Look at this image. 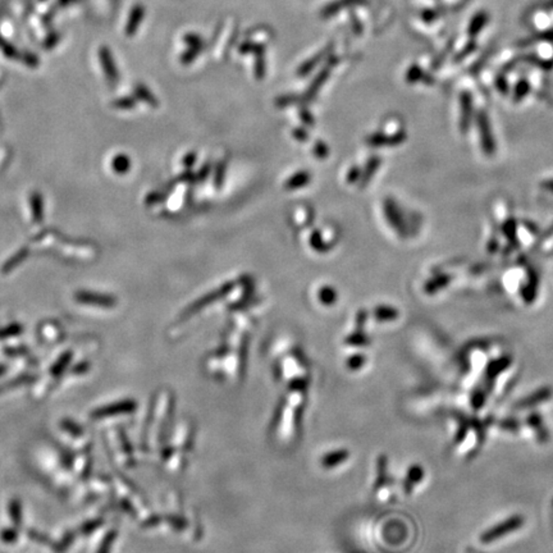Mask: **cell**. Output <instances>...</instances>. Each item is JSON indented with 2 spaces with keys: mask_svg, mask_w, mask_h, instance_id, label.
Here are the masks:
<instances>
[{
  "mask_svg": "<svg viewBox=\"0 0 553 553\" xmlns=\"http://www.w3.org/2000/svg\"><path fill=\"white\" fill-rule=\"evenodd\" d=\"M309 391V382L287 386L286 393L279 401L273 421V433L275 439L282 444L294 442L299 433L300 419L304 410Z\"/></svg>",
  "mask_w": 553,
  "mask_h": 553,
  "instance_id": "6da1fadb",
  "label": "cell"
},
{
  "mask_svg": "<svg viewBox=\"0 0 553 553\" xmlns=\"http://www.w3.org/2000/svg\"><path fill=\"white\" fill-rule=\"evenodd\" d=\"M233 288H234L233 282H227V283L222 284L218 289H214V291L204 294L203 297H200V299L196 300L195 302H192V304L187 307V310L183 312V317L187 318V317H190V315H193V314H196V312L201 311V310H203L204 307L208 306V305L214 304V302L219 301V300H222L223 297H226L228 293H231Z\"/></svg>",
  "mask_w": 553,
  "mask_h": 553,
  "instance_id": "7a4b0ae2",
  "label": "cell"
},
{
  "mask_svg": "<svg viewBox=\"0 0 553 553\" xmlns=\"http://www.w3.org/2000/svg\"><path fill=\"white\" fill-rule=\"evenodd\" d=\"M520 524H521L520 518L508 519V520H506L502 525H498V526H495L493 529H489V530L484 534V537H483V541L488 542V541H493V539L500 538V537H503L506 534L505 531L511 530V529L514 530V529L519 528Z\"/></svg>",
  "mask_w": 553,
  "mask_h": 553,
  "instance_id": "3957f363",
  "label": "cell"
},
{
  "mask_svg": "<svg viewBox=\"0 0 553 553\" xmlns=\"http://www.w3.org/2000/svg\"><path fill=\"white\" fill-rule=\"evenodd\" d=\"M348 459H350V452H347L346 449H334L333 452H328L323 456L322 465L325 469H335L347 462Z\"/></svg>",
  "mask_w": 553,
  "mask_h": 553,
  "instance_id": "277c9868",
  "label": "cell"
},
{
  "mask_svg": "<svg viewBox=\"0 0 553 553\" xmlns=\"http://www.w3.org/2000/svg\"><path fill=\"white\" fill-rule=\"evenodd\" d=\"M310 181H311V174L309 172L302 170V172L294 173L293 175H291L284 183V187L287 190H297V188L305 187L306 185H309Z\"/></svg>",
  "mask_w": 553,
  "mask_h": 553,
  "instance_id": "5b68a950",
  "label": "cell"
},
{
  "mask_svg": "<svg viewBox=\"0 0 553 553\" xmlns=\"http://www.w3.org/2000/svg\"><path fill=\"white\" fill-rule=\"evenodd\" d=\"M401 139H402V135H396V136H393V137L388 139L384 135H382V133H374V135H370L368 139H366V144H368L369 146L378 147V146H383V145H391L389 142H392V145L399 144V142L401 141Z\"/></svg>",
  "mask_w": 553,
  "mask_h": 553,
  "instance_id": "8992f818",
  "label": "cell"
},
{
  "mask_svg": "<svg viewBox=\"0 0 553 553\" xmlns=\"http://www.w3.org/2000/svg\"><path fill=\"white\" fill-rule=\"evenodd\" d=\"M488 19H489V18H488V14L485 12H480L478 13V14H475L469 25V35L477 36L478 33L485 27V25L488 23Z\"/></svg>",
  "mask_w": 553,
  "mask_h": 553,
  "instance_id": "52a82bcc",
  "label": "cell"
},
{
  "mask_svg": "<svg viewBox=\"0 0 553 553\" xmlns=\"http://www.w3.org/2000/svg\"><path fill=\"white\" fill-rule=\"evenodd\" d=\"M379 163H381V159H378L377 156H373L370 160H369L368 164H366V168L364 169L363 174H361V178H360V187L361 188L365 187L366 183H368L369 181L371 180V177H373V173L377 170V168H378Z\"/></svg>",
  "mask_w": 553,
  "mask_h": 553,
  "instance_id": "ba28073f",
  "label": "cell"
},
{
  "mask_svg": "<svg viewBox=\"0 0 553 553\" xmlns=\"http://www.w3.org/2000/svg\"><path fill=\"white\" fill-rule=\"evenodd\" d=\"M319 300L324 305H332L337 301V292L333 287L324 286L319 291Z\"/></svg>",
  "mask_w": 553,
  "mask_h": 553,
  "instance_id": "9c48e42d",
  "label": "cell"
},
{
  "mask_svg": "<svg viewBox=\"0 0 553 553\" xmlns=\"http://www.w3.org/2000/svg\"><path fill=\"white\" fill-rule=\"evenodd\" d=\"M328 74H329V69H328V71H327V69H324V71H323L322 73H320L319 76H318L317 78L314 80V82H312V85L310 86V89L307 90V92H306V99L307 100L314 99V96L317 95L318 90H319L320 87H322V85L324 84V81H325V78H327Z\"/></svg>",
  "mask_w": 553,
  "mask_h": 553,
  "instance_id": "30bf717a",
  "label": "cell"
},
{
  "mask_svg": "<svg viewBox=\"0 0 553 553\" xmlns=\"http://www.w3.org/2000/svg\"><path fill=\"white\" fill-rule=\"evenodd\" d=\"M346 345L348 346H355V347H361V346H366L370 343V341H369V338L366 337L365 334H364L361 330H358V332L352 333V334L348 335L347 338H346Z\"/></svg>",
  "mask_w": 553,
  "mask_h": 553,
  "instance_id": "8fae6325",
  "label": "cell"
},
{
  "mask_svg": "<svg viewBox=\"0 0 553 553\" xmlns=\"http://www.w3.org/2000/svg\"><path fill=\"white\" fill-rule=\"evenodd\" d=\"M310 245L314 250H317L318 252H327L330 250V245L325 244L322 239V234L320 232L315 231L312 232L311 237H310Z\"/></svg>",
  "mask_w": 553,
  "mask_h": 553,
  "instance_id": "7c38bea8",
  "label": "cell"
},
{
  "mask_svg": "<svg viewBox=\"0 0 553 553\" xmlns=\"http://www.w3.org/2000/svg\"><path fill=\"white\" fill-rule=\"evenodd\" d=\"M374 315H376V318L378 320H392L396 319L397 311L392 309V307L381 306L377 307L376 311H374Z\"/></svg>",
  "mask_w": 553,
  "mask_h": 553,
  "instance_id": "4fadbf2b",
  "label": "cell"
},
{
  "mask_svg": "<svg viewBox=\"0 0 553 553\" xmlns=\"http://www.w3.org/2000/svg\"><path fill=\"white\" fill-rule=\"evenodd\" d=\"M227 165L224 162H219L215 167V174H214V186L216 188H222L224 183V177H226Z\"/></svg>",
  "mask_w": 553,
  "mask_h": 553,
  "instance_id": "5bb4252c",
  "label": "cell"
},
{
  "mask_svg": "<svg viewBox=\"0 0 553 553\" xmlns=\"http://www.w3.org/2000/svg\"><path fill=\"white\" fill-rule=\"evenodd\" d=\"M365 363H366L365 356L361 355V353H356V355L348 358L347 368L350 369V370H360Z\"/></svg>",
  "mask_w": 553,
  "mask_h": 553,
  "instance_id": "9a60e30c",
  "label": "cell"
},
{
  "mask_svg": "<svg viewBox=\"0 0 553 553\" xmlns=\"http://www.w3.org/2000/svg\"><path fill=\"white\" fill-rule=\"evenodd\" d=\"M312 151H314L315 157H318V159H325V157H328V155H329V147L323 141H318L315 142Z\"/></svg>",
  "mask_w": 553,
  "mask_h": 553,
  "instance_id": "2e32d148",
  "label": "cell"
},
{
  "mask_svg": "<svg viewBox=\"0 0 553 553\" xmlns=\"http://www.w3.org/2000/svg\"><path fill=\"white\" fill-rule=\"evenodd\" d=\"M209 174H210V164L206 163V164H204L203 167L199 169V172L196 173V182H204V181L209 177Z\"/></svg>",
  "mask_w": 553,
  "mask_h": 553,
  "instance_id": "e0dca14e",
  "label": "cell"
},
{
  "mask_svg": "<svg viewBox=\"0 0 553 553\" xmlns=\"http://www.w3.org/2000/svg\"><path fill=\"white\" fill-rule=\"evenodd\" d=\"M361 178V169L359 167H352L347 173V182L356 183Z\"/></svg>",
  "mask_w": 553,
  "mask_h": 553,
  "instance_id": "ac0fdd59",
  "label": "cell"
},
{
  "mask_svg": "<svg viewBox=\"0 0 553 553\" xmlns=\"http://www.w3.org/2000/svg\"><path fill=\"white\" fill-rule=\"evenodd\" d=\"M300 117H301L302 122H304L306 126H309V127H312V126H314V118L311 117V114H310L309 112L302 109L301 113H300Z\"/></svg>",
  "mask_w": 553,
  "mask_h": 553,
  "instance_id": "d6986e66",
  "label": "cell"
},
{
  "mask_svg": "<svg viewBox=\"0 0 553 553\" xmlns=\"http://www.w3.org/2000/svg\"><path fill=\"white\" fill-rule=\"evenodd\" d=\"M196 159H198L196 152H188V154L183 157V164H185V167L191 168L196 163Z\"/></svg>",
  "mask_w": 553,
  "mask_h": 553,
  "instance_id": "ffe728a7",
  "label": "cell"
},
{
  "mask_svg": "<svg viewBox=\"0 0 553 553\" xmlns=\"http://www.w3.org/2000/svg\"><path fill=\"white\" fill-rule=\"evenodd\" d=\"M293 103H296V97L294 96H283L276 100V105H278V107H287V105H291L293 104Z\"/></svg>",
  "mask_w": 553,
  "mask_h": 553,
  "instance_id": "44dd1931",
  "label": "cell"
},
{
  "mask_svg": "<svg viewBox=\"0 0 553 553\" xmlns=\"http://www.w3.org/2000/svg\"><path fill=\"white\" fill-rule=\"evenodd\" d=\"M293 137L299 140V141H306V140H309V133L304 128H296L293 131Z\"/></svg>",
  "mask_w": 553,
  "mask_h": 553,
  "instance_id": "7402d4cb",
  "label": "cell"
},
{
  "mask_svg": "<svg viewBox=\"0 0 553 553\" xmlns=\"http://www.w3.org/2000/svg\"><path fill=\"white\" fill-rule=\"evenodd\" d=\"M365 320H366V311L365 310H361V311H359L358 315H356V324L359 325V328L363 327Z\"/></svg>",
  "mask_w": 553,
  "mask_h": 553,
  "instance_id": "603a6c76",
  "label": "cell"
},
{
  "mask_svg": "<svg viewBox=\"0 0 553 553\" xmlns=\"http://www.w3.org/2000/svg\"><path fill=\"white\" fill-rule=\"evenodd\" d=\"M420 74H421V71H420V69L416 68V67H414V68L411 69V72H410V73H409V78H410V80H412V81H414V80H416V76H420Z\"/></svg>",
  "mask_w": 553,
  "mask_h": 553,
  "instance_id": "cb8c5ba5",
  "label": "cell"
}]
</instances>
